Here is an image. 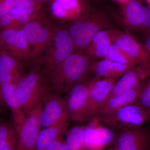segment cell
Here are the masks:
<instances>
[{"instance_id": "11", "label": "cell", "mask_w": 150, "mask_h": 150, "mask_svg": "<svg viewBox=\"0 0 150 150\" xmlns=\"http://www.w3.org/2000/svg\"><path fill=\"white\" fill-rule=\"evenodd\" d=\"M115 81L116 79L100 78L96 76L93 77L82 121L96 115L98 109L109 96Z\"/></svg>"}, {"instance_id": "36", "label": "cell", "mask_w": 150, "mask_h": 150, "mask_svg": "<svg viewBox=\"0 0 150 150\" xmlns=\"http://www.w3.org/2000/svg\"><path fill=\"white\" fill-rule=\"evenodd\" d=\"M116 1L120 3L121 4H124V3H126V2L128 1L129 0H115Z\"/></svg>"}, {"instance_id": "40", "label": "cell", "mask_w": 150, "mask_h": 150, "mask_svg": "<svg viewBox=\"0 0 150 150\" xmlns=\"http://www.w3.org/2000/svg\"><path fill=\"white\" fill-rule=\"evenodd\" d=\"M1 104H0V112H1Z\"/></svg>"}, {"instance_id": "15", "label": "cell", "mask_w": 150, "mask_h": 150, "mask_svg": "<svg viewBox=\"0 0 150 150\" xmlns=\"http://www.w3.org/2000/svg\"><path fill=\"white\" fill-rule=\"evenodd\" d=\"M150 74L149 65L138 64L133 67L115 81L107 99L137 87L145 81Z\"/></svg>"}, {"instance_id": "13", "label": "cell", "mask_w": 150, "mask_h": 150, "mask_svg": "<svg viewBox=\"0 0 150 150\" xmlns=\"http://www.w3.org/2000/svg\"><path fill=\"white\" fill-rule=\"evenodd\" d=\"M1 39V48L19 62L32 59L31 48L20 29L3 30Z\"/></svg>"}, {"instance_id": "9", "label": "cell", "mask_w": 150, "mask_h": 150, "mask_svg": "<svg viewBox=\"0 0 150 150\" xmlns=\"http://www.w3.org/2000/svg\"><path fill=\"white\" fill-rule=\"evenodd\" d=\"M39 118L42 128L68 121L69 118L65 99L59 95L46 90L42 100Z\"/></svg>"}, {"instance_id": "27", "label": "cell", "mask_w": 150, "mask_h": 150, "mask_svg": "<svg viewBox=\"0 0 150 150\" xmlns=\"http://www.w3.org/2000/svg\"><path fill=\"white\" fill-rule=\"evenodd\" d=\"M104 59L131 66H135L139 64L138 62L132 59L114 43L111 44L107 48L105 54Z\"/></svg>"}, {"instance_id": "32", "label": "cell", "mask_w": 150, "mask_h": 150, "mask_svg": "<svg viewBox=\"0 0 150 150\" xmlns=\"http://www.w3.org/2000/svg\"><path fill=\"white\" fill-rule=\"evenodd\" d=\"M15 6L16 0H0V18L7 13Z\"/></svg>"}, {"instance_id": "26", "label": "cell", "mask_w": 150, "mask_h": 150, "mask_svg": "<svg viewBox=\"0 0 150 150\" xmlns=\"http://www.w3.org/2000/svg\"><path fill=\"white\" fill-rule=\"evenodd\" d=\"M85 126H77L67 133L65 143L70 150H84Z\"/></svg>"}, {"instance_id": "34", "label": "cell", "mask_w": 150, "mask_h": 150, "mask_svg": "<svg viewBox=\"0 0 150 150\" xmlns=\"http://www.w3.org/2000/svg\"><path fill=\"white\" fill-rule=\"evenodd\" d=\"M4 103L3 99L2 94L1 88V84H0V104L2 105Z\"/></svg>"}, {"instance_id": "20", "label": "cell", "mask_w": 150, "mask_h": 150, "mask_svg": "<svg viewBox=\"0 0 150 150\" xmlns=\"http://www.w3.org/2000/svg\"><path fill=\"white\" fill-rule=\"evenodd\" d=\"M19 61L3 48L0 49V84L16 85L23 77Z\"/></svg>"}, {"instance_id": "28", "label": "cell", "mask_w": 150, "mask_h": 150, "mask_svg": "<svg viewBox=\"0 0 150 150\" xmlns=\"http://www.w3.org/2000/svg\"><path fill=\"white\" fill-rule=\"evenodd\" d=\"M16 6L25 11L33 19L45 16L43 5L38 0H16Z\"/></svg>"}, {"instance_id": "33", "label": "cell", "mask_w": 150, "mask_h": 150, "mask_svg": "<svg viewBox=\"0 0 150 150\" xmlns=\"http://www.w3.org/2000/svg\"><path fill=\"white\" fill-rule=\"evenodd\" d=\"M144 41V47L147 51L150 60V33L145 35Z\"/></svg>"}, {"instance_id": "19", "label": "cell", "mask_w": 150, "mask_h": 150, "mask_svg": "<svg viewBox=\"0 0 150 150\" xmlns=\"http://www.w3.org/2000/svg\"><path fill=\"white\" fill-rule=\"evenodd\" d=\"M144 82L135 88L108 98L100 108L96 115L109 114L126 105L137 103Z\"/></svg>"}, {"instance_id": "39", "label": "cell", "mask_w": 150, "mask_h": 150, "mask_svg": "<svg viewBox=\"0 0 150 150\" xmlns=\"http://www.w3.org/2000/svg\"><path fill=\"white\" fill-rule=\"evenodd\" d=\"M148 114H149V116L150 117V108L149 109V110H148Z\"/></svg>"}, {"instance_id": "22", "label": "cell", "mask_w": 150, "mask_h": 150, "mask_svg": "<svg viewBox=\"0 0 150 150\" xmlns=\"http://www.w3.org/2000/svg\"><path fill=\"white\" fill-rule=\"evenodd\" d=\"M134 67L103 59L93 62L91 71L98 77L116 79Z\"/></svg>"}, {"instance_id": "12", "label": "cell", "mask_w": 150, "mask_h": 150, "mask_svg": "<svg viewBox=\"0 0 150 150\" xmlns=\"http://www.w3.org/2000/svg\"><path fill=\"white\" fill-rule=\"evenodd\" d=\"M93 78L86 79L77 84L67 93L65 99L69 120L75 122L82 121Z\"/></svg>"}, {"instance_id": "8", "label": "cell", "mask_w": 150, "mask_h": 150, "mask_svg": "<svg viewBox=\"0 0 150 150\" xmlns=\"http://www.w3.org/2000/svg\"><path fill=\"white\" fill-rule=\"evenodd\" d=\"M90 120L85 128L84 150H103L115 142V132L101 122L99 115Z\"/></svg>"}, {"instance_id": "35", "label": "cell", "mask_w": 150, "mask_h": 150, "mask_svg": "<svg viewBox=\"0 0 150 150\" xmlns=\"http://www.w3.org/2000/svg\"><path fill=\"white\" fill-rule=\"evenodd\" d=\"M38 1L43 5L44 4H47L50 0H38Z\"/></svg>"}, {"instance_id": "29", "label": "cell", "mask_w": 150, "mask_h": 150, "mask_svg": "<svg viewBox=\"0 0 150 150\" xmlns=\"http://www.w3.org/2000/svg\"><path fill=\"white\" fill-rule=\"evenodd\" d=\"M137 104L148 111L150 108V74L143 83Z\"/></svg>"}, {"instance_id": "17", "label": "cell", "mask_w": 150, "mask_h": 150, "mask_svg": "<svg viewBox=\"0 0 150 150\" xmlns=\"http://www.w3.org/2000/svg\"><path fill=\"white\" fill-rule=\"evenodd\" d=\"M119 31L112 28L100 30L82 52L93 61L104 59L107 48L113 43Z\"/></svg>"}, {"instance_id": "30", "label": "cell", "mask_w": 150, "mask_h": 150, "mask_svg": "<svg viewBox=\"0 0 150 150\" xmlns=\"http://www.w3.org/2000/svg\"><path fill=\"white\" fill-rule=\"evenodd\" d=\"M144 35L150 33V5L145 7L141 30Z\"/></svg>"}, {"instance_id": "25", "label": "cell", "mask_w": 150, "mask_h": 150, "mask_svg": "<svg viewBox=\"0 0 150 150\" xmlns=\"http://www.w3.org/2000/svg\"><path fill=\"white\" fill-rule=\"evenodd\" d=\"M0 150H17V138L13 125L0 121Z\"/></svg>"}, {"instance_id": "31", "label": "cell", "mask_w": 150, "mask_h": 150, "mask_svg": "<svg viewBox=\"0 0 150 150\" xmlns=\"http://www.w3.org/2000/svg\"><path fill=\"white\" fill-rule=\"evenodd\" d=\"M44 150H70L62 136L51 142Z\"/></svg>"}, {"instance_id": "18", "label": "cell", "mask_w": 150, "mask_h": 150, "mask_svg": "<svg viewBox=\"0 0 150 150\" xmlns=\"http://www.w3.org/2000/svg\"><path fill=\"white\" fill-rule=\"evenodd\" d=\"M1 86L4 102L11 111L14 128L16 133L24 122L27 114L20 102L16 85L4 83L1 84Z\"/></svg>"}, {"instance_id": "5", "label": "cell", "mask_w": 150, "mask_h": 150, "mask_svg": "<svg viewBox=\"0 0 150 150\" xmlns=\"http://www.w3.org/2000/svg\"><path fill=\"white\" fill-rule=\"evenodd\" d=\"M45 22L44 18L33 19L20 29L31 48L32 59L45 53L53 37L55 28Z\"/></svg>"}, {"instance_id": "24", "label": "cell", "mask_w": 150, "mask_h": 150, "mask_svg": "<svg viewBox=\"0 0 150 150\" xmlns=\"http://www.w3.org/2000/svg\"><path fill=\"white\" fill-rule=\"evenodd\" d=\"M68 121H62L41 128L36 142L35 150H44L51 142L67 132Z\"/></svg>"}, {"instance_id": "7", "label": "cell", "mask_w": 150, "mask_h": 150, "mask_svg": "<svg viewBox=\"0 0 150 150\" xmlns=\"http://www.w3.org/2000/svg\"><path fill=\"white\" fill-rule=\"evenodd\" d=\"M47 4L51 16L62 22L79 20L92 9L88 0H50Z\"/></svg>"}, {"instance_id": "16", "label": "cell", "mask_w": 150, "mask_h": 150, "mask_svg": "<svg viewBox=\"0 0 150 150\" xmlns=\"http://www.w3.org/2000/svg\"><path fill=\"white\" fill-rule=\"evenodd\" d=\"M113 43L139 64L150 66L149 57L144 45L130 33L119 31Z\"/></svg>"}, {"instance_id": "14", "label": "cell", "mask_w": 150, "mask_h": 150, "mask_svg": "<svg viewBox=\"0 0 150 150\" xmlns=\"http://www.w3.org/2000/svg\"><path fill=\"white\" fill-rule=\"evenodd\" d=\"M149 135L140 126L122 129L114 145L117 150H149Z\"/></svg>"}, {"instance_id": "37", "label": "cell", "mask_w": 150, "mask_h": 150, "mask_svg": "<svg viewBox=\"0 0 150 150\" xmlns=\"http://www.w3.org/2000/svg\"><path fill=\"white\" fill-rule=\"evenodd\" d=\"M106 150H117L116 148H115V146H113L112 147H111L110 148H109V149H108Z\"/></svg>"}, {"instance_id": "3", "label": "cell", "mask_w": 150, "mask_h": 150, "mask_svg": "<svg viewBox=\"0 0 150 150\" xmlns=\"http://www.w3.org/2000/svg\"><path fill=\"white\" fill-rule=\"evenodd\" d=\"M74 43L67 28H55L42 59L45 72L51 74L57 66L76 52Z\"/></svg>"}, {"instance_id": "2", "label": "cell", "mask_w": 150, "mask_h": 150, "mask_svg": "<svg viewBox=\"0 0 150 150\" xmlns=\"http://www.w3.org/2000/svg\"><path fill=\"white\" fill-rule=\"evenodd\" d=\"M16 86L20 102L26 114L42 102L47 90L44 74L37 69L23 76Z\"/></svg>"}, {"instance_id": "38", "label": "cell", "mask_w": 150, "mask_h": 150, "mask_svg": "<svg viewBox=\"0 0 150 150\" xmlns=\"http://www.w3.org/2000/svg\"><path fill=\"white\" fill-rule=\"evenodd\" d=\"M1 47V33H0V49Z\"/></svg>"}, {"instance_id": "41", "label": "cell", "mask_w": 150, "mask_h": 150, "mask_svg": "<svg viewBox=\"0 0 150 150\" xmlns=\"http://www.w3.org/2000/svg\"><path fill=\"white\" fill-rule=\"evenodd\" d=\"M147 1L148 2V3L150 4V0H147Z\"/></svg>"}, {"instance_id": "10", "label": "cell", "mask_w": 150, "mask_h": 150, "mask_svg": "<svg viewBox=\"0 0 150 150\" xmlns=\"http://www.w3.org/2000/svg\"><path fill=\"white\" fill-rule=\"evenodd\" d=\"M42 106V101L28 113L23 124L16 132L17 150H35L38 137L42 128L39 118Z\"/></svg>"}, {"instance_id": "23", "label": "cell", "mask_w": 150, "mask_h": 150, "mask_svg": "<svg viewBox=\"0 0 150 150\" xmlns=\"http://www.w3.org/2000/svg\"><path fill=\"white\" fill-rule=\"evenodd\" d=\"M33 19L23 9L15 6L9 11L0 18L2 29H21Z\"/></svg>"}, {"instance_id": "6", "label": "cell", "mask_w": 150, "mask_h": 150, "mask_svg": "<svg viewBox=\"0 0 150 150\" xmlns=\"http://www.w3.org/2000/svg\"><path fill=\"white\" fill-rule=\"evenodd\" d=\"M80 25L79 33L73 39L76 51H83L100 30L112 28L106 15L96 9H92L87 15L81 20Z\"/></svg>"}, {"instance_id": "1", "label": "cell", "mask_w": 150, "mask_h": 150, "mask_svg": "<svg viewBox=\"0 0 150 150\" xmlns=\"http://www.w3.org/2000/svg\"><path fill=\"white\" fill-rule=\"evenodd\" d=\"M93 60L82 51H76L65 59L49 75L50 92L61 95L86 79L91 71Z\"/></svg>"}, {"instance_id": "21", "label": "cell", "mask_w": 150, "mask_h": 150, "mask_svg": "<svg viewBox=\"0 0 150 150\" xmlns=\"http://www.w3.org/2000/svg\"><path fill=\"white\" fill-rule=\"evenodd\" d=\"M123 23L131 32L141 30L144 8L140 0H129L122 4Z\"/></svg>"}, {"instance_id": "4", "label": "cell", "mask_w": 150, "mask_h": 150, "mask_svg": "<svg viewBox=\"0 0 150 150\" xmlns=\"http://www.w3.org/2000/svg\"><path fill=\"white\" fill-rule=\"evenodd\" d=\"M99 115L104 125L122 129L139 127L150 118L148 111L137 103L126 105L109 114Z\"/></svg>"}]
</instances>
